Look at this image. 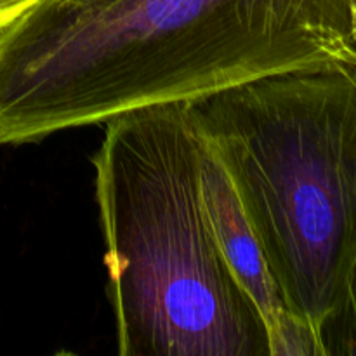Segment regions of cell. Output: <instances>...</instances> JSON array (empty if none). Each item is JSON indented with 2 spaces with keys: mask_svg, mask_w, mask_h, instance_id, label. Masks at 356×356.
I'll return each mask as SVG.
<instances>
[{
  "mask_svg": "<svg viewBox=\"0 0 356 356\" xmlns=\"http://www.w3.org/2000/svg\"><path fill=\"white\" fill-rule=\"evenodd\" d=\"M332 65L355 0H47L0 31V146Z\"/></svg>",
  "mask_w": 356,
  "mask_h": 356,
  "instance_id": "6da1fadb",
  "label": "cell"
},
{
  "mask_svg": "<svg viewBox=\"0 0 356 356\" xmlns=\"http://www.w3.org/2000/svg\"><path fill=\"white\" fill-rule=\"evenodd\" d=\"M120 356H270L212 235L184 103L106 122L92 160Z\"/></svg>",
  "mask_w": 356,
  "mask_h": 356,
  "instance_id": "7a4b0ae2",
  "label": "cell"
},
{
  "mask_svg": "<svg viewBox=\"0 0 356 356\" xmlns=\"http://www.w3.org/2000/svg\"><path fill=\"white\" fill-rule=\"evenodd\" d=\"M184 108L285 305L318 332L356 268V65L271 73Z\"/></svg>",
  "mask_w": 356,
  "mask_h": 356,
  "instance_id": "3957f363",
  "label": "cell"
},
{
  "mask_svg": "<svg viewBox=\"0 0 356 356\" xmlns=\"http://www.w3.org/2000/svg\"><path fill=\"white\" fill-rule=\"evenodd\" d=\"M200 184L212 235L226 266L256 306L270 334L291 309L225 167L200 139Z\"/></svg>",
  "mask_w": 356,
  "mask_h": 356,
  "instance_id": "277c9868",
  "label": "cell"
},
{
  "mask_svg": "<svg viewBox=\"0 0 356 356\" xmlns=\"http://www.w3.org/2000/svg\"><path fill=\"white\" fill-rule=\"evenodd\" d=\"M323 356H356V268L337 305L318 325Z\"/></svg>",
  "mask_w": 356,
  "mask_h": 356,
  "instance_id": "5b68a950",
  "label": "cell"
},
{
  "mask_svg": "<svg viewBox=\"0 0 356 356\" xmlns=\"http://www.w3.org/2000/svg\"><path fill=\"white\" fill-rule=\"evenodd\" d=\"M268 348L270 356H323L315 327L292 312L268 334Z\"/></svg>",
  "mask_w": 356,
  "mask_h": 356,
  "instance_id": "8992f818",
  "label": "cell"
},
{
  "mask_svg": "<svg viewBox=\"0 0 356 356\" xmlns=\"http://www.w3.org/2000/svg\"><path fill=\"white\" fill-rule=\"evenodd\" d=\"M44 2L47 0H0V31L9 28Z\"/></svg>",
  "mask_w": 356,
  "mask_h": 356,
  "instance_id": "52a82bcc",
  "label": "cell"
},
{
  "mask_svg": "<svg viewBox=\"0 0 356 356\" xmlns=\"http://www.w3.org/2000/svg\"><path fill=\"white\" fill-rule=\"evenodd\" d=\"M355 6H356V0H355Z\"/></svg>",
  "mask_w": 356,
  "mask_h": 356,
  "instance_id": "ba28073f",
  "label": "cell"
}]
</instances>
